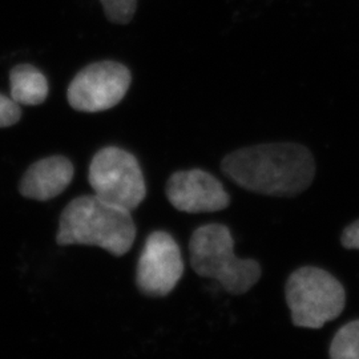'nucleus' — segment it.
Masks as SVG:
<instances>
[{
    "label": "nucleus",
    "instance_id": "423d86ee",
    "mask_svg": "<svg viewBox=\"0 0 359 359\" xmlns=\"http://www.w3.org/2000/svg\"><path fill=\"white\" fill-rule=\"evenodd\" d=\"M132 75L121 63L104 60L83 68L71 81L67 99L79 112H103L120 103L130 87Z\"/></svg>",
    "mask_w": 359,
    "mask_h": 359
},
{
    "label": "nucleus",
    "instance_id": "9b49d317",
    "mask_svg": "<svg viewBox=\"0 0 359 359\" xmlns=\"http://www.w3.org/2000/svg\"><path fill=\"white\" fill-rule=\"evenodd\" d=\"M330 359H359V320L348 322L334 335Z\"/></svg>",
    "mask_w": 359,
    "mask_h": 359
},
{
    "label": "nucleus",
    "instance_id": "f03ea898",
    "mask_svg": "<svg viewBox=\"0 0 359 359\" xmlns=\"http://www.w3.org/2000/svg\"><path fill=\"white\" fill-rule=\"evenodd\" d=\"M136 240L130 212L95 196L72 200L60 215L56 244L97 246L112 256L127 255Z\"/></svg>",
    "mask_w": 359,
    "mask_h": 359
},
{
    "label": "nucleus",
    "instance_id": "4468645a",
    "mask_svg": "<svg viewBox=\"0 0 359 359\" xmlns=\"http://www.w3.org/2000/svg\"><path fill=\"white\" fill-rule=\"evenodd\" d=\"M341 244L346 249L359 250V219L350 224L345 228V231H342Z\"/></svg>",
    "mask_w": 359,
    "mask_h": 359
},
{
    "label": "nucleus",
    "instance_id": "ddd939ff",
    "mask_svg": "<svg viewBox=\"0 0 359 359\" xmlns=\"http://www.w3.org/2000/svg\"><path fill=\"white\" fill-rule=\"evenodd\" d=\"M22 117L20 105L0 93V128H8L15 126Z\"/></svg>",
    "mask_w": 359,
    "mask_h": 359
},
{
    "label": "nucleus",
    "instance_id": "f257e3e1",
    "mask_svg": "<svg viewBox=\"0 0 359 359\" xmlns=\"http://www.w3.org/2000/svg\"><path fill=\"white\" fill-rule=\"evenodd\" d=\"M221 170L249 192L294 197L311 185L316 161L301 144L269 142L231 152L222 160Z\"/></svg>",
    "mask_w": 359,
    "mask_h": 359
},
{
    "label": "nucleus",
    "instance_id": "f8f14e48",
    "mask_svg": "<svg viewBox=\"0 0 359 359\" xmlns=\"http://www.w3.org/2000/svg\"><path fill=\"white\" fill-rule=\"evenodd\" d=\"M99 1L103 6L107 19L115 25H128L132 22L137 10V0H99Z\"/></svg>",
    "mask_w": 359,
    "mask_h": 359
},
{
    "label": "nucleus",
    "instance_id": "1a4fd4ad",
    "mask_svg": "<svg viewBox=\"0 0 359 359\" xmlns=\"http://www.w3.org/2000/svg\"><path fill=\"white\" fill-rule=\"evenodd\" d=\"M74 175V164L65 156L46 157L27 169L19 182V192L29 200L48 201L65 192Z\"/></svg>",
    "mask_w": 359,
    "mask_h": 359
},
{
    "label": "nucleus",
    "instance_id": "6e6552de",
    "mask_svg": "<svg viewBox=\"0 0 359 359\" xmlns=\"http://www.w3.org/2000/svg\"><path fill=\"white\" fill-rule=\"evenodd\" d=\"M165 193L170 205L184 213H213L231 205V196L219 180L203 169L175 172Z\"/></svg>",
    "mask_w": 359,
    "mask_h": 359
},
{
    "label": "nucleus",
    "instance_id": "0eeeda50",
    "mask_svg": "<svg viewBox=\"0 0 359 359\" xmlns=\"http://www.w3.org/2000/svg\"><path fill=\"white\" fill-rule=\"evenodd\" d=\"M184 274V261L176 240L167 231L151 233L136 269V285L142 294L165 297Z\"/></svg>",
    "mask_w": 359,
    "mask_h": 359
},
{
    "label": "nucleus",
    "instance_id": "7ed1b4c3",
    "mask_svg": "<svg viewBox=\"0 0 359 359\" xmlns=\"http://www.w3.org/2000/svg\"><path fill=\"white\" fill-rule=\"evenodd\" d=\"M189 253L197 276L217 281L233 295L248 293L262 274L256 259L236 256L231 229L222 224H208L193 231Z\"/></svg>",
    "mask_w": 359,
    "mask_h": 359
},
{
    "label": "nucleus",
    "instance_id": "39448f33",
    "mask_svg": "<svg viewBox=\"0 0 359 359\" xmlns=\"http://www.w3.org/2000/svg\"><path fill=\"white\" fill-rule=\"evenodd\" d=\"M88 181L99 198L129 212L139 208L147 196L137 158L117 147H105L93 156Z\"/></svg>",
    "mask_w": 359,
    "mask_h": 359
},
{
    "label": "nucleus",
    "instance_id": "20e7f679",
    "mask_svg": "<svg viewBox=\"0 0 359 359\" xmlns=\"http://www.w3.org/2000/svg\"><path fill=\"white\" fill-rule=\"evenodd\" d=\"M285 297L297 327L321 329L341 316L346 292L333 274L316 266L295 270L287 278Z\"/></svg>",
    "mask_w": 359,
    "mask_h": 359
},
{
    "label": "nucleus",
    "instance_id": "9d476101",
    "mask_svg": "<svg viewBox=\"0 0 359 359\" xmlns=\"http://www.w3.org/2000/svg\"><path fill=\"white\" fill-rule=\"evenodd\" d=\"M11 99L19 105H39L48 96V81L31 65H15L10 72Z\"/></svg>",
    "mask_w": 359,
    "mask_h": 359
}]
</instances>
